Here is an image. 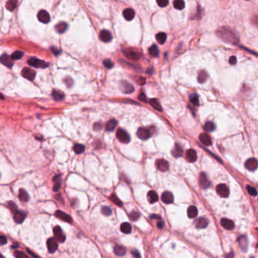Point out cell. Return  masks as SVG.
Returning a JSON list of instances; mask_svg holds the SVG:
<instances>
[{
  "label": "cell",
  "instance_id": "obj_41",
  "mask_svg": "<svg viewBox=\"0 0 258 258\" xmlns=\"http://www.w3.org/2000/svg\"><path fill=\"white\" fill-rule=\"evenodd\" d=\"M110 200H111V201H112L114 204H117V206H119V207H121L122 205H123V203H122V201H120V199H119L118 198H117V195H115V194H113V195H111V196H110Z\"/></svg>",
  "mask_w": 258,
  "mask_h": 258
},
{
  "label": "cell",
  "instance_id": "obj_3",
  "mask_svg": "<svg viewBox=\"0 0 258 258\" xmlns=\"http://www.w3.org/2000/svg\"><path fill=\"white\" fill-rule=\"evenodd\" d=\"M117 138L120 142L123 143H129L130 141L129 135L123 129H118L117 131Z\"/></svg>",
  "mask_w": 258,
  "mask_h": 258
},
{
  "label": "cell",
  "instance_id": "obj_13",
  "mask_svg": "<svg viewBox=\"0 0 258 258\" xmlns=\"http://www.w3.org/2000/svg\"><path fill=\"white\" fill-rule=\"evenodd\" d=\"M199 183L200 185H201V187L204 189H207V188L210 187V183L209 182V180L207 179V176H206L205 173H201V175H200Z\"/></svg>",
  "mask_w": 258,
  "mask_h": 258
},
{
  "label": "cell",
  "instance_id": "obj_28",
  "mask_svg": "<svg viewBox=\"0 0 258 258\" xmlns=\"http://www.w3.org/2000/svg\"><path fill=\"white\" fill-rule=\"evenodd\" d=\"M188 216L189 218H195L196 217L197 215H198V209L195 206H190V207L188 208Z\"/></svg>",
  "mask_w": 258,
  "mask_h": 258
},
{
  "label": "cell",
  "instance_id": "obj_45",
  "mask_svg": "<svg viewBox=\"0 0 258 258\" xmlns=\"http://www.w3.org/2000/svg\"><path fill=\"white\" fill-rule=\"evenodd\" d=\"M126 56L129 57V59H132V60H138L140 57L139 54L138 52H130L128 53V54L126 53Z\"/></svg>",
  "mask_w": 258,
  "mask_h": 258
},
{
  "label": "cell",
  "instance_id": "obj_60",
  "mask_svg": "<svg viewBox=\"0 0 258 258\" xmlns=\"http://www.w3.org/2000/svg\"><path fill=\"white\" fill-rule=\"evenodd\" d=\"M157 226H158V227L159 229H162L163 227H164V222H162V221H160V222L158 223V224H157Z\"/></svg>",
  "mask_w": 258,
  "mask_h": 258
},
{
  "label": "cell",
  "instance_id": "obj_49",
  "mask_svg": "<svg viewBox=\"0 0 258 258\" xmlns=\"http://www.w3.org/2000/svg\"><path fill=\"white\" fill-rule=\"evenodd\" d=\"M102 213H103L105 216H110V215L112 213V210L108 206H105V207H102Z\"/></svg>",
  "mask_w": 258,
  "mask_h": 258
},
{
  "label": "cell",
  "instance_id": "obj_9",
  "mask_svg": "<svg viewBox=\"0 0 258 258\" xmlns=\"http://www.w3.org/2000/svg\"><path fill=\"white\" fill-rule=\"evenodd\" d=\"M245 167L251 171H254L258 167V161L256 158H249L245 162Z\"/></svg>",
  "mask_w": 258,
  "mask_h": 258
},
{
  "label": "cell",
  "instance_id": "obj_24",
  "mask_svg": "<svg viewBox=\"0 0 258 258\" xmlns=\"http://www.w3.org/2000/svg\"><path fill=\"white\" fill-rule=\"evenodd\" d=\"M183 150L181 146L179 144H176L173 149L172 150V155H173L175 158H179V157H181L182 155H183Z\"/></svg>",
  "mask_w": 258,
  "mask_h": 258
},
{
  "label": "cell",
  "instance_id": "obj_63",
  "mask_svg": "<svg viewBox=\"0 0 258 258\" xmlns=\"http://www.w3.org/2000/svg\"><path fill=\"white\" fill-rule=\"evenodd\" d=\"M19 248V244L18 243H15L12 245V248H13V249H15V248Z\"/></svg>",
  "mask_w": 258,
  "mask_h": 258
},
{
  "label": "cell",
  "instance_id": "obj_35",
  "mask_svg": "<svg viewBox=\"0 0 258 258\" xmlns=\"http://www.w3.org/2000/svg\"><path fill=\"white\" fill-rule=\"evenodd\" d=\"M149 103H150V105H152V106L155 109L158 110V111H162L161 105V104L159 103V102H158V99H150V101H149Z\"/></svg>",
  "mask_w": 258,
  "mask_h": 258
},
{
  "label": "cell",
  "instance_id": "obj_56",
  "mask_svg": "<svg viewBox=\"0 0 258 258\" xmlns=\"http://www.w3.org/2000/svg\"><path fill=\"white\" fill-rule=\"evenodd\" d=\"M0 242H1V245H5V244L7 243V239L5 236H1L0 237Z\"/></svg>",
  "mask_w": 258,
  "mask_h": 258
},
{
  "label": "cell",
  "instance_id": "obj_55",
  "mask_svg": "<svg viewBox=\"0 0 258 258\" xmlns=\"http://www.w3.org/2000/svg\"><path fill=\"white\" fill-rule=\"evenodd\" d=\"M236 62H237V59H236V56H232V57H230V63L231 64V65H235V64H236Z\"/></svg>",
  "mask_w": 258,
  "mask_h": 258
},
{
  "label": "cell",
  "instance_id": "obj_10",
  "mask_svg": "<svg viewBox=\"0 0 258 258\" xmlns=\"http://www.w3.org/2000/svg\"><path fill=\"white\" fill-rule=\"evenodd\" d=\"M37 18L40 22L43 23V24H47L50 21V15L46 11L41 10L39 11V13L37 15Z\"/></svg>",
  "mask_w": 258,
  "mask_h": 258
},
{
  "label": "cell",
  "instance_id": "obj_57",
  "mask_svg": "<svg viewBox=\"0 0 258 258\" xmlns=\"http://www.w3.org/2000/svg\"><path fill=\"white\" fill-rule=\"evenodd\" d=\"M131 254H132V255H133L135 257H140L139 252L138 251H136V250H133V251H131Z\"/></svg>",
  "mask_w": 258,
  "mask_h": 258
},
{
  "label": "cell",
  "instance_id": "obj_8",
  "mask_svg": "<svg viewBox=\"0 0 258 258\" xmlns=\"http://www.w3.org/2000/svg\"><path fill=\"white\" fill-rule=\"evenodd\" d=\"M21 74H22V76L24 78L27 79V80H33L35 77H36V72H35L33 70L28 68H24V69L22 70Z\"/></svg>",
  "mask_w": 258,
  "mask_h": 258
},
{
  "label": "cell",
  "instance_id": "obj_21",
  "mask_svg": "<svg viewBox=\"0 0 258 258\" xmlns=\"http://www.w3.org/2000/svg\"><path fill=\"white\" fill-rule=\"evenodd\" d=\"M1 62L7 66L8 68H12L13 66V62H12V57H9L7 54H4L2 55L1 57Z\"/></svg>",
  "mask_w": 258,
  "mask_h": 258
},
{
  "label": "cell",
  "instance_id": "obj_46",
  "mask_svg": "<svg viewBox=\"0 0 258 258\" xmlns=\"http://www.w3.org/2000/svg\"><path fill=\"white\" fill-rule=\"evenodd\" d=\"M23 55H24V53H23L22 52L16 51L12 55L11 57H12V59H13V60H18V59H21V58L23 57Z\"/></svg>",
  "mask_w": 258,
  "mask_h": 258
},
{
  "label": "cell",
  "instance_id": "obj_37",
  "mask_svg": "<svg viewBox=\"0 0 258 258\" xmlns=\"http://www.w3.org/2000/svg\"><path fill=\"white\" fill-rule=\"evenodd\" d=\"M167 39V34L165 33H159L156 35V40L160 44H164Z\"/></svg>",
  "mask_w": 258,
  "mask_h": 258
},
{
  "label": "cell",
  "instance_id": "obj_2",
  "mask_svg": "<svg viewBox=\"0 0 258 258\" xmlns=\"http://www.w3.org/2000/svg\"><path fill=\"white\" fill-rule=\"evenodd\" d=\"M27 63H28V65H30V66L37 68H46L49 66V63L44 62V61L36 59V58H32V59H29Z\"/></svg>",
  "mask_w": 258,
  "mask_h": 258
},
{
  "label": "cell",
  "instance_id": "obj_40",
  "mask_svg": "<svg viewBox=\"0 0 258 258\" xmlns=\"http://www.w3.org/2000/svg\"><path fill=\"white\" fill-rule=\"evenodd\" d=\"M215 129V125L213 122H207L204 126V129L206 132H213Z\"/></svg>",
  "mask_w": 258,
  "mask_h": 258
},
{
  "label": "cell",
  "instance_id": "obj_42",
  "mask_svg": "<svg viewBox=\"0 0 258 258\" xmlns=\"http://www.w3.org/2000/svg\"><path fill=\"white\" fill-rule=\"evenodd\" d=\"M74 151L76 154H82L85 151V146L81 144H75L74 146Z\"/></svg>",
  "mask_w": 258,
  "mask_h": 258
},
{
  "label": "cell",
  "instance_id": "obj_18",
  "mask_svg": "<svg viewBox=\"0 0 258 258\" xmlns=\"http://www.w3.org/2000/svg\"><path fill=\"white\" fill-rule=\"evenodd\" d=\"M161 200L165 204H171L173 202V195L170 192H164L161 195Z\"/></svg>",
  "mask_w": 258,
  "mask_h": 258
},
{
  "label": "cell",
  "instance_id": "obj_7",
  "mask_svg": "<svg viewBox=\"0 0 258 258\" xmlns=\"http://www.w3.org/2000/svg\"><path fill=\"white\" fill-rule=\"evenodd\" d=\"M136 135L140 139L142 140H146L151 137V132L149 129H146V128L140 127L138 129V131L136 132Z\"/></svg>",
  "mask_w": 258,
  "mask_h": 258
},
{
  "label": "cell",
  "instance_id": "obj_39",
  "mask_svg": "<svg viewBox=\"0 0 258 258\" xmlns=\"http://www.w3.org/2000/svg\"><path fill=\"white\" fill-rule=\"evenodd\" d=\"M239 246L241 247L243 251H245L247 249V245H248V241H247L246 238L245 236H242L240 239H239Z\"/></svg>",
  "mask_w": 258,
  "mask_h": 258
},
{
  "label": "cell",
  "instance_id": "obj_11",
  "mask_svg": "<svg viewBox=\"0 0 258 258\" xmlns=\"http://www.w3.org/2000/svg\"><path fill=\"white\" fill-rule=\"evenodd\" d=\"M157 168L161 172L167 171L169 169V164L166 160L164 159H158L156 161Z\"/></svg>",
  "mask_w": 258,
  "mask_h": 258
},
{
  "label": "cell",
  "instance_id": "obj_14",
  "mask_svg": "<svg viewBox=\"0 0 258 258\" xmlns=\"http://www.w3.org/2000/svg\"><path fill=\"white\" fill-rule=\"evenodd\" d=\"M55 216L56 217H58L59 219H61L62 220L65 221V222L69 223H72V218H71L69 215L64 213V212L61 211V210H57V211L55 212Z\"/></svg>",
  "mask_w": 258,
  "mask_h": 258
},
{
  "label": "cell",
  "instance_id": "obj_27",
  "mask_svg": "<svg viewBox=\"0 0 258 258\" xmlns=\"http://www.w3.org/2000/svg\"><path fill=\"white\" fill-rule=\"evenodd\" d=\"M53 181L55 182L54 187H53V191L54 192H58L60 189L61 185H62V179H61L60 175H56L53 178Z\"/></svg>",
  "mask_w": 258,
  "mask_h": 258
},
{
  "label": "cell",
  "instance_id": "obj_51",
  "mask_svg": "<svg viewBox=\"0 0 258 258\" xmlns=\"http://www.w3.org/2000/svg\"><path fill=\"white\" fill-rule=\"evenodd\" d=\"M14 255H15V257L17 258H27V255H26L25 254H24V252H22V251H15V253H14Z\"/></svg>",
  "mask_w": 258,
  "mask_h": 258
},
{
  "label": "cell",
  "instance_id": "obj_54",
  "mask_svg": "<svg viewBox=\"0 0 258 258\" xmlns=\"http://www.w3.org/2000/svg\"><path fill=\"white\" fill-rule=\"evenodd\" d=\"M139 100H141L142 102H147V98H146V95H145L143 92L140 93L139 95Z\"/></svg>",
  "mask_w": 258,
  "mask_h": 258
},
{
  "label": "cell",
  "instance_id": "obj_30",
  "mask_svg": "<svg viewBox=\"0 0 258 258\" xmlns=\"http://www.w3.org/2000/svg\"><path fill=\"white\" fill-rule=\"evenodd\" d=\"M52 95L55 101H62L65 98V94L62 92L58 91V90H53Z\"/></svg>",
  "mask_w": 258,
  "mask_h": 258
},
{
  "label": "cell",
  "instance_id": "obj_50",
  "mask_svg": "<svg viewBox=\"0 0 258 258\" xmlns=\"http://www.w3.org/2000/svg\"><path fill=\"white\" fill-rule=\"evenodd\" d=\"M8 206L9 209L11 210V211L12 212V213H16L17 211H18V207H17V205L15 204V202H12V201H9L8 204Z\"/></svg>",
  "mask_w": 258,
  "mask_h": 258
},
{
  "label": "cell",
  "instance_id": "obj_6",
  "mask_svg": "<svg viewBox=\"0 0 258 258\" xmlns=\"http://www.w3.org/2000/svg\"><path fill=\"white\" fill-rule=\"evenodd\" d=\"M58 243L55 238H50L47 240V248H48L49 252L53 254L58 249Z\"/></svg>",
  "mask_w": 258,
  "mask_h": 258
},
{
  "label": "cell",
  "instance_id": "obj_26",
  "mask_svg": "<svg viewBox=\"0 0 258 258\" xmlns=\"http://www.w3.org/2000/svg\"><path fill=\"white\" fill-rule=\"evenodd\" d=\"M117 124V121L115 119H112V120H109V121L107 123L106 126H105V129L108 132H112L114 131V129H115L116 126Z\"/></svg>",
  "mask_w": 258,
  "mask_h": 258
},
{
  "label": "cell",
  "instance_id": "obj_38",
  "mask_svg": "<svg viewBox=\"0 0 258 258\" xmlns=\"http://www.w3.org/2000/svg\"><path fill=\"white\" fill-rule=\"evenodd\" d=\"M185 2L183 0H175L173 2V6L178 10H183L185 8Z\"/></svg>",
  "mask_w": 258,
  "mask_h": 258
},
{
  "label": "cell",
  "instance_id": "obj_31",
  "mask_svg": "<svg viewBox=\"0 0 258 258\" xmlns=\"http://www.w3.org/2000/svg\"><path fill=\"white\" fill-rule=\"evenodd\" d=\"M114 253L117 256H123L126 254V249L120 245H115L114 248Z\"/></svg>",
  "mask_w": 258,
  "mask_h": 258
},
{
  "label": "cell",
  "instance_id": "obj_17",
  "mask_svg": "<svg viewBox=\"0 0 258 258\" xmlns=\"http://www.w3.org/2000/svg\"><path fill=\"white\" fill-rule=\"evenodd\" d=\"M26 216H27V214L24 213V212L17 211L16 213H15V215H14V220H15L16 223H22L24 219H25Z\"/></svg>",
  "mask_w": 258,
  "mask_h": 258
},
{
  "label": "cell",
  "instance_id": "obj_16",
  "mask_svg": "<svg viewBox=\"0 0 258 258\" xmlns=\"http://www.w3.org/2000/svg\"><path fill=\"white\" fill-rule=\"evenodd\" d=\"M220 223H221V226H222L223 228H225L226 230H233L235 227L234 223H233L232 220H230V219H226V218H223V219H221Z\"/></svg>",
  "mask_w": 258,
  "mask_h": 258
},
{
  "label": "cell",
  "instance_id": "obj_62",
  "mask_svg": "<svg viewBox=\"0 0 258 258\" xmlns=\"http://www.w3.org/2000/svg\"><path fill=\"white\" fill-rule=\"evenodd\" d=\"M27 252L29 253V254H30V255L32 256V257H38V256L37 255H36V254H34L33 253V251H30V249H28V248H27Z\"/></svg>",
  "mask_w": 258,
  "mask_h": 258
},
{
  "label": "cell",
  "instance_id": "obj_29",
  "mask_svg": "<svg viewBox=\"0 0 258 258\" xmlns=\"http://www.w3.org/2000/svg\"><path fill=\"white\" fill-rule=\"evenodd\" d=\"M120 230L125 234H129L132 232V226L129 223H123L120 226Z\"/></svg>",
  "mask_w": 258,
  "mask_h": 258
},
{
  "label": "cell",
  "instance_id": "obj_23",
  "mask_svg": "<svg viewBox=\"0 0 258 258\" xmlns=\"http://www.w3.org/2000/svg\"><path fill=\"white\" fill-rule=\"evenodd\" d=\"M123 15L126 21H132L135 17V12L132 8H126L123 11Z\"/></svg>",
  "mask_w": 258,
  "mask_h": 258
},
{
  "label": "cell",
  "instance_id": "obj_58",
  "mask_svg": "<svg viewBox=\"0 0 258 258\" xmlns=\"http://www.w3.org/2000/svg\"><path fill=\"white\" fill-rule=\"evenodd\" d=\"M94 129L95 130H99L102 129V124L100 123H96L94 124Z\"/></svg>",
  "mask_w": 258,
  "mask_h": 258
},
{
  "label": "cell",
  "instance_id": "obj_32",
  "mask_svg": "<svg viewBox=\"0 0 258 258\" xmlns=\"http://www.w3.org/2000/svg\"><path fill=\"white\" fill-rule=\"evenodd\" d=\"M68 28V24L65 22H61L55 26V29L59 33H63Z\"/></svg>",
  "mask_w": 258,
  "mask_h": 258
},
{
  "label": "cell",
  "instance_id": "obj_19",
  "mask_svg": "<svg viewBox=\"0 0 258 258\" xmlns=\"http://www.w3.org/2000/svg\"><path fill=\"white\" fill-rule=\"evenodd\" d=\"M100 39H102L103 42H108L112 39V35H111V32L108 31V30H102L100 33Z\"/></svg>",
  "mask_w": 258,
  "mask_h": 258
},
{
  "label": "cell",
  "instance_id": "obj_47",
  "mask_svg": "<svg viewBox=\"0 0 258 258\" xmlns=\"http://www.w3.org/2000/svg\"><path fill=\"white\" fill-rule=\"evenodd\" d=\"M140 213L137 211H132L129 213V219L132 221H136L139 219Z\"/></svg>",
  "mask_w": 258,
  "mask_h": 258
},
{
  "label": "cell",
  "instance_id": "obj_53",
  "mask_svg": "<svg viewBox=\"0 0 258 258\" xmlns=\"http://www.w3.org/2000/svg\"><path fill=\"white\" fill-rule=\"evenodd\" d=\"M103 64L107 68H111L113 67V65H114L113 62H111L110 59H105V60L103 62Z\"/></svg>",
  "mask_w": 258,
  "mask_h": 258
},
{
  "label": "cell",
  "instance_id": "obj_36",
  "mask_svg": "<svg viewBox=\"0 0 258 258\" xmlns=\"http://www.w3.org/2000/svg\"><path fill=\"white\" fill-rule=\"evenodd\" d=\"M149 54L153 57H157L159 55V49L158 48L156 45H152L149 49Z\"/></svg>",
  "mask_w": 258,
  "mask_h": 258
},
{
  "label": "cell",
  "instance_id": "obj_52",
  "mask_svg": "<svg viewBox=\"0 0 258 258\" xmlns=\"http://www.w3.org/2000/svg\"><path fill=\"white\" fill-rule=\"evenodd\" d=\"M158 5L161 8H164L168 5L169 1L168 0H157Z\"/></svg>",
  "mask_w": 258,
  "mask_h": 258
},
{
  "label": "cell",
  "instance_id": "obj_4",
  "mask_svg": "<svg viewBox=\"0 0 258 258\" xmlns=\"http://www.w3.org/2000/svg\"><path fill=\"white\" fill-rule=\"evenodd\" d=\"M216 192L222 198H227L230 195V189L225 184H219L216 188Z\"/></svg>",
  "mask_w": 258,
  "mask_h": 258
},
{
  "label": "cell",
  "instance_id": "obj_44",
  "mask_svg": "<svg viewBox=\"0 0 258 258\" xmlns=\"http://www.w3.org/2000/svg\"><path fill=\"white\" fill-rule=\"evenodd\" d=\"M189 100H190L191 103L193 104L195 106L199 105V99H198V96L196 94H192L189 96Z\"/></svg>",
  "mask_w": 258,
  "mask_h": 258
},
{
  "label": "cell",
  "instance_id": "obj_43",
  "mask_svg": "<svg viewBox=\"0 0 258 258\" xmlns=\"http://www.w3.org/2000/svg\"><path fill=\"white\" fill-rule=\"evenodd\" d=\"M17 6V0H8L6 4V8L9 11H13Z\"/></svg>",
  "mask_w": 258,
  "mask_h": 258
},
{
  "label": "cell",
  "instance_id": "obj_33",
  "mask_svg": "<svg viewBox=\"0 0 258 258\" xmlns=\"http://www.w3.org/2000/svg\"><path fill=\"white\" fill-rule=\"evenodd\" d=\"M19 198L21 201L27 202L30 199V196H29L28 193L24 189H21L19 190Z\"/></svg>",
  "mask_w": 258,
  "mask_h": 258
},
{
  "label": "cell",
  "instance_id": "obj_12",
  "mask_svg": "<svg viewBox=\"0 0 258 258\" xmlns=\"http://www.w3.org/2000/svg\"><path fill=\"white\" fill-rule=\"evenodd\" d=\"M120 89L124 93H132L134 92V87L131 83L126 81H122L120 83Z\"/></svg>",
  "mask_w": 258,
  "mask_h": 258
},
{
  "label": "cell",
  "instance_id": "obj_1",
  "mask_svg": "<svg viewBox=\"0 0 258 258\" xmlns=\"http://www.w3.org/2000/svg\"><path fill=\"white\" fill-rule=\"evenodd\" d=\"M216 35L219 39L228 43L236 44L239 42L237 36L232 30L227 27H222L216 31Z\"/></svg>",
  "mask_w": 258,
  "mask_h": 258
},
{
  "label": "cell",
  "instance_id": "obj_20",
  "mask_svg": "<svg viewBox=\"0 0 258 258\" xmlns=\"http://www.w3.org/2000/svg\"><path fill=\"white\" fill-rule=\"evenodd\" d=\"M186 159L188 160L189 162L193 163L196 161L197 159V154L194 149H189V150L186 152Z\"/></svg>",
  "mask_w": 258,
  "mask_h": 258
},
{
  "label": "cell",
  "instance_id": "obj_48",
  "mask_svg": "<svg viewBox=\"0 0 258 258\" xmlns=\"http://www.w3.org/2000/svg\"><path fill=\"white\" fill-rule=\"evenodd\" d=\"M247 190H248L249 195H251V196H256L257 195V189L254 187H251V186H247Z\"/></svg>",
  "mask_w": 258,
  "mask_h": 258
},
{
  "label": "cell",
  "instance_id": "obj_15",
  "mask_svg": "<svg viewBox=\"0 0 258 258\" xmlns=\"http://www.w3.org/2000/svg\"><path fill=\"white\" fill-rule=\"evenodd\" d=\"M199 139L203 145L206 146H211L212 139L210 136L207 133H201L199 136Z\"/></svg>",
  "mask_w": 258,
  "mask_h": 258
},
{
  "label": "cell",
  "instance_id": "obj_22",
  "mask_svg": "<svg viewBox=\"0 0 258 258\" xmlns=\"http://www.w3.org/2000/svg\"><path fill=\"white\" fill-rule=\"evenodd\" d=\"M195 225L198 229H204L208 225V220L204 217H200L195 221Z\"/></svg>",
  "mask_w": 258,
  "mask_h": 258
},
{
  "label": "cell",
  "instance_id": "obj_59",
  "mask_svg": "<svg viewBox=\"0 0 258 258\" xmlns=\"http://www.w3.org/2000/svg\"><path fill=\"white\" fill-rule=\"evenodd\" d=\"M51 51L52 52L54 53V54L55 55H59V53H60V51H59V50L58 49L54 48V47H51Z\"/></svg>",
  "mask_w": 258,
  "mask_h": 258
},
{
  "label": "cell",
  "instance_id": "obj_61",
  "mask_svg": "<svg viewBox=\"0 0 258 258\" xmlns=\"http://www.w3.org/2000/svg\"><path fill=\"white\" fill-rule=\"evenodd\" d=\"M151 219H161V216L157 214H152L150 216Z\"/></svg>",
  "mask_w": 258,
  "mask_h": 258
},
{
  "label": "cell",
  "instance_id": "obj_5",
  "mask_svg": "<svg viewBox=\"0 0 258 258\" xmlns=\"http://www.w3.org/2000/svg\"><path fill=\"white\" fill-rule=\"evenodd\" d=\"M53 233H54L55 238V239L58 241V242H65V239H66V237H65V234H64L63 231H62V230L61 229L60 226H57L54 227V229H53Z\"/></svg>",
  "mask_w": 258,
  "mask_h": 258
},
{
  "label": "cell",
  "instance_id": "obj_25",
  "mask_svg": "<svg viewBox=\"0 0 258 258\" xmlns=\"http://www.w3.org/2000/svg\"><path fill=\"white\" fill-rule=\"evenodd\" d=\"M148 200L151 204L157 202L158 201V195L155 191H149L148 193Z\"/></svg>",
  "mask_w": 258,
  "mask_h": 258
},
{
  "label": "cell",
  "instance_id": "obj_34",
  "mask_svg": "<svg viewBox=\"0 0 258 258\" xmlns=\"http://www.w3.org/2000/svg\"><path fill=\"white\" fill-rule=\"evenodd\" d=\"M207 78H208V74H207V73L206 72V71H200L198 76V80L199 83H204V82L207 80Z\"/></svg>",
  "mask_w": 258,
  "mask_h": 258
}]
</instances>
